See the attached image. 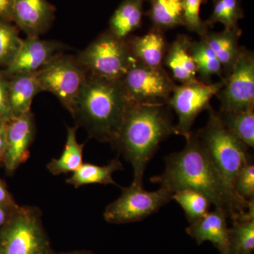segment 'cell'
<instances>
[{
  "label": "cell",
  "mask_w": 254,
  "mask_h": 254,
  "mask_svg": "<svg viewBox=\"0 0 254 254\" xmlns=\"http://www.w3.org/2000/svg\"><path fill=\"white\" fill-rule=\"evenodd\" d=\"M186 140L185 148L167 156L163 173L152 177L150 181L172 193L186 189L196 190L215 208L224 210L232 221L253 220L254 200L247 201L237 194L215 166L196 133L191 132Z\"/></svg>",
  "instance_id": "1"
},
{
  "label": "cell",
  "mask_w": 254,
  "mask_h": 254,
  "mask_svg": "<svg viewBox=\"0 0 254 254\" xmlns=\"http://www.w3.org/2000/svg\"><path fill=\"white\" fill-rule=\"evenodd\" d=\"M176 134L168 105L129 104L113 145L131 164L132 183L143 185L147 165L161 142Z\"/></svg>",
  "instance_id": "2"
},
{
  "label": "cell",
  "mask_w": 254,
  "mask_h": 254,
  "mask_svg": "<svg viewBox=\"0 0 254 254\" xmlns=\"http://www.w3.org/2000/svg\"><path fill=\"white\" fill-rule=\"evenodd\" d=\"M128 103L120 81H111L88 73L72 114L76 125L88 134L112 145L125 120Z\"/></svg>",
  "instance_id": "3"
},
{
  "label": "cell",
  "mask_w": 254,
  "mask_h": 254,
  "mask_svg": "<svg viewBox=\"0 0 254 254\" xmlns=\"http://www.w3.org/2000/svg\"><path fill=\"white\" fill-rule=\"evenodd\" d=\"M208 111V123L195 133L215 166L233 187L241 169L251 163L249 147L224 125L212 107Z\"/></svg>",
  "instance_id": "4"
},
{
  "label": "cell",
  "mask_w": 254,
  "mask_h": 254,
  "mask_svg": "<svg viewBox=\"0 0 254 254\" xmlns=\"http://www.w3.org/2000/svg\"><path fill=\"white\" fill-rule=\"evenodd\" d=\"M0 254H53L39 208L18 205L0 229Z\"/></svg>",
  "instance_id": "5"
},
{
  "label": "cell",
  "mask_w": 254,
  "mask_h": 254,
  "mask_svg": "<svg viewBox=\"0 0 254 254\" xmlns=\"http://www.w3.org/2000/svg\"><path fill=\"white\" fill-rule=\"evenodd\" d=\"M76 58L89 74L111 81H120L134 62L127 39L119 38L108 30Z\"/></svg>",
  "instance_id": "6"
},
{
  "label": "cell",
  "mask_w": 254,
  "mask_h": 254,
  "mask_svg": "<svg viewBox=\"0 0 254 254\" xmlns=\"http://www.w3.org/2000/svg\"><path fill=\"white\" fill-rule=\"evenodd\" d=\"M43 91L53 93L72 115L88 72L76 57L60 53L36 72Z\"/></svg>",
  "instance_id": "7"
},
{
  "label": "cell",
  "mask_w": 254,
  "mask_h": 254,
  "mask_svg": "<svg viewBox=\"0 0 254 254\" xmlns=\"http://www.w3.org/2000/svg\"><path fill=\"white\" fill-rule=\"evenodd\" d=\"M120 81L129 104L168 105L176 86L164 67H150L135 61Z\"/></svg>",
  "instance_id": "8"
},
{
  "label": "cell",
  "mask_w": 254,
  "mask_h": 254,
  "mask_svg": "<svg viewBox=\"0 0 254 254\" xmlns=\"http://www.w3.org/2000/svg\"><path fill=\"white\" fill-rule=\"evenodd\" d=\"M121 189V195L105 208L104 218L110 223L141 221L173 199V193L161 187L154 191H148L143 185L132 183L131 186Z\"/></svg>",
  "instance_id": "9"
},
{
  "label": "cell",
  "mask_w": 254,
  "mask_h": 254,
  "mask_svg": "<svg viewBox=\"0 0 254 254\" xmlns=\"http://www.w3.org/2000/svg\"><path fill=\"white\" fill-rule=\"evenodd\" d=\"M225 78L216 83L205 84L200 81L176 85L168 105L178 117L175 125L177 135L188 138L191 127L200 113L211 108L210 100L225 85Z\"/></svg>",
  "instance_id": "10"
},
{
  "label": "cell",
  "mask_w": 254,
  "mask_h": 254,
  "mask_svg": "<svg viewBox=\"0 0 254 254\" xmlns=\"http://www.w3.org/2000/svg\"><path fill=\"white\" fill-rule=\"evenodd\" d=\"M216 96L220 113H237L254 109V52L242 47L231 73Z\"/></svg>",
  "instance_id": "11"
},
{
  "label": "cell",
  "mask_w": 254,
  "mask_h": 254,
  "mask_svg": "<svg viewBox=\"0 0 254 254\" xmlns=\"http://www.w3.org/2000/svg\"><path fill=\"white\" fill-rule=\"evenodd\" d=\"M36 135L31 112L15 117L8 123L4 161L8 175H12L30 157V147Z\"/></svg>",
  "instance_id": "12"
},
{
  "label": "cell",
  "mask_w": 254,
  "mask_h": 254,
  "mask_svg": "<svg viewBox=\"0 0 254 254\" xmlns=\"http://www.w3.org/2000/svg\"><path fill=\"white\" fill-rule=\"evenodd\" d=\"M64 48V45L59 41L27 37L23 40L22 46L14 61L3 68V71L7 78L18 73H36Z\"/></svg>",
  "instance_id": "13"
},
{
  "label": "cell",
  "mask_w": 254,
  "mask_h": 254,
  "mask_svg": "<svg viewBox=\"0 0 254 254\" xmlns=\"http://www.w3.org/2000/svg\"><path fill=\"white\" fill-rule=\"evenodd\" d=\"M55 9L47 0H14L12 22L27 37H40L51 26Z\"/></svg>",
  "instance_id": "14"
},
{
  "label": "cell",
  "mask_w": 254,
  "mask_h": 254,
  "mask_svg": "<svg viewBox=\"0 0 254 254\" xmlns=\"http://www.w3.org/2000/svg\"><path fill=\"white\" fill-rule=\"evenodd\" d=\"M228 215L222 209L215 208L203 218L187 227V233L198 244L205 241L212 244L221 254H230V228Z\"/></svg>",
  "instance_id": "15"
},
{
  "label": "cell",
  "mask_w": 254,
  "mask_h": 254,
  "mask_svg": "<svg viewBox=\"0 0 254 254\" xmlns=\"http://www.w3.org/2000/svg\"><path fill=\"white\" fill-rule=\"evenodd\" d=\"M127 41L136 63L150 67H164L163 60L168 44L163 31L152 28L143 36L128 37Z\"/></svg>",
  "instance_id": "16"
},
{
  "label": "cell",
  "mask_w": 254,
  "mask_h": 254,
  "mask_svg": "<svg viewBox=\"0 0 254 254\" xmlns=\"http://www.w3.org/2000/svg\"><path fill=\"white\" fill-rule=\"evenodd\" d=\"M190 41L191 38L186 35H179L168 45L163 60V66L170 70L173 79L181 84L198 81L194 62L189 50Z\"/></svg>",
  "instance_id": "17"
},
{
  "label": "cell",
  "mask_w": 254,
  "mask_h": 254,
  "mask_svg": "<svg viewBox=\"0 0 254 254\" xmlns=\"http://www.w3.org/2000/svg\"><path fill=\"white\" fill-rule=\"evenodd\" d=\"M242 31L240 28L220 32H207L202 39L211 48L220 64L224 78L231 73L242 50L240 38Z\"/></svg>",
  "instance_id": "18"
},
{
  "label": "cell",
  "mask_w": 254,
  "mask_h": 254,
  "mask_svg": "<svg viewBox=\"0 0 254 254\" xmlns=\"http://www.w3.org/2000/svg\"><path fill=\"white\" fill-rule=\"evenodd\" d=\"M8 78V97L14 118L31 111L35 97L43 92L36 73H18Z\"/></svg>",
  "instance_id": "19"
},
{
  "label": "cell",
  "mask_w": 254,
  "mask_h": 254,
  "mask_svg": "<svg viewBox=\"0 0 254 254\" xmlns=\"http://www.w3.org/2000/svg\"><path fill=\"white\" fill-rule=\"evenodd\" d=\"M144 0H124L110 20L109 29L121 39H127L141 26Z\"/></svg>",
  "instance_id": "20"
},
{
  "label": "cell",
  "mask_w": 254,
  "mask_h": 254,
  "mask_svg": "<svg viewBox=\"0 0 254 254\" xmlns=\"http://www.w3.org/2000/svg\"><path fill=\"white\" fill-rule=\"evenodd\" d=\"M78 125L67 127V137L63 154L58 158L52 159L47 169L53 175L75 173L83 164V152L85 143H78L76 138Z\"/></svg>",
  "instance_id": "21"
},
{
  "label": "cell",
  "mask_w": 254,
  "mask_h": 254,
  "mask_svg": "<svg viewBox=\"0 0 254 254\" xmlns=\"http://www.w3.org/2000/svg\"><path fill=\"white\" fill-rule=\"evenodd\" d=\"M190 53L194 62L197 78L205 84H210L213 76L224 79L221 64L211 48L200 38L199 41H190Z\"/></svg>",
  "instance_id": "22"
},
{
  "label": "cell",
  "mask_w": 254,
  "mask_h": 254,
  "mask_svg": "<svg viewBox=\"0 0 254 254\" xmlns=\"http://www.w3.org/2000/svg\"><path fill=\"white\" fill-rule=\"evenodd\" d=\"M123 163L118 158L113 159L105 166L83 163L80 168L66 180V182L73 185L75 188L93 184L119 186L113 180V175L115 172L123 170Z\"/></svg>",
  "instance_id": "23"
},
{
  "label": "cell",
  "mask_w": 254,
  "mask_h": 254,
  "mask_svg": "<svg viewBox=\"0 0 254 254\" xmlns=\"http://www.w3.org/2000/svg\"><path fill=\"white\" fill-rule=\"evenodd\" d=\"M148 16L153 28L165 32L184 26L182 0H150Z\"/></svg>",
  "instance_id": "24"
},
{
  "label": "cell",
  "mask_w": 254,
  "mask_h": 254,
  "mask_svg": "<svg viewBox=\"0 0 254 254\" xmlns=\"http://www.w3.org/2000/svg\"><path fill=\"white\" fill-rule=\"evenodd\" d=\"M220 120L225 127L249 148L254 147V109L237 113H220Z\"/></svg>",
  "instance_id": "25"
},
{
  "label": "cell",
  "mask_w": 254,
  "mask_h": 254,
  "mask_svg": "<svg viewBox=\"0 0 254 254\" xmlns=\"http://www.w3.org/2000/svg\"><path fill=\"white\" fill-rule=\"evenodd\" d=\"M173 199L181 205L190 224L194 223L204 217L210 211L212 204L204 195L189 189L175 192Z\"/></svg>",
  "instance_id": "26"
},
{
  "label": "cell",
  "mask_w": 254,
  "mask_h": 254,
  "mask_svg": "<svg viewBox=\"0 0 254 254\" xmlns=\"http://www.w3.org/2000/svg\"><path fill=\"white\" fill-rule=\"evenodd\" d=\"M244 17L240 0H214L213 13L205 21L208 28L216 23H222L225 29L239 28V21Z\"/></svg>",
  "instance_id": "27"
},
{
  "label": "cell",
  "mask_w": 254,
  "mask_h": 254,
  "mask_svg": "<svg viewBox=\"0 0 254 254\" xmlns=\"http://www.w3.org/2000/svg\"><path fill=\"white\" fill-rule=\"evenodd\" d=\"M18 28L11 22L0 20V68L7 67L14 61L23 43Z\"/></svg>",
  "instance_id": "28"
},
{
  "label": "cell",
  "mask_w": 254,
  "mask_h": 254,
  "mask_svg": "<svg viewBox=\"0 0 254 254\" xmlns=\"http://www.w3.org/2000/svg\"><path fill=\"white\" fill-rule=\"evenodd\" d=\"M230 228V254H253L254 219L232 221Z\"/></svg>",
  "instance_id": "29"
},
{
  "label": "cell",
  "mask_w": 254,
  "mask_h": 254,
  "mask_svg": "<svg viewBox=\"0 0 254 254\" xmlns=\"http://www.w3.org/2000/svg\"><path fill=\"white\" fill-rule=\"evenodd\" d=\"M208 0H182L184 26L201 38L208 31L205 21L200 18V6Z\"/></svg>",
  "instance_id": "30"
},
{
  "label": "cell",
  "mask_w": 254,
  "mask_h": 254,
  "mask_svg": "<svg viewBox=\"0 0 254 254\" xmlns=\"http://www.w3.org/2000/svg\"><path fill=\"white\" fill-rule=\"evenodd\" d=\"M237 195L247 201L254 200V165L246 164L237 174L233 184Z\"/></svg>",
  "instance_id": "31"
},
{
  "label": "cell",
  "mask_w": 254,
  "mask_h": 254,
  "mask_svg": "<svg viewBox=\"0 0 254 254\" xmlns=\"http://www.w3.org/2000/svg\"><path fill=\"white\" fill-rule=\"evenodd\" d=\"M8 83L9 78L6 77L0 68V119L9 122L14 118L10 108L9 97H8Z\"/></svg>",
  "instance_id": "32"
},
{
  "label": "cell",
  "mask_w": 254,
  "mask_h": 254,
  "mask_svg": "<svg viewBox=\"0 0 254 254\" xmlns=\"http://www.w3.org/2000/svg\"><path fill=\"white\" fill-rule=\"evenodd\" d=\"M14 0H0V20L12 22Z\"/></svg>",
  "instance_id": "33"
},
{
  "label": "cell",
  "mask_w": 254,
  "mask_h": 254,
  "mask_svg": "<svg viewBox=\"0 0 254 254\" xmlns=\"http://www.w3.org/2000/svg\"><path fill=\"white\" fill-rule=\"evenodd\" d=\"M0 203L12 208L17 207L18 205L6 188L4 182L1 180H0Z\"/></svg>",
  "instance_id": "34"
},
{
  "label": "cell",
  "mask_w": 254,
  "mask_h": 254,
  "mask_svg": "<svg viewBox=\"0 0 254 254\" xmlns=\"http://www.w3.org/2000/svg\"><path fill=\"white\" fill-rule=\"evenodd\" d=\"M8 123L9 122H6L0 119V163H3V161H4Z\"/></svg>",
  "instance_id": "35"
},
{
  "label": "cell",
  "mask_w": 254,
  "mask_h": 254,
  "mask_svg": "<svg viewBox=\"0 0 254 254\" xmlns=\"http://www.w3.org/2000/svg\"><path fill=\"white\" fill-rule=\"evenodd\" d=\"M18 207V205L17 207L12 208V207L6 206L0 203V229L9 220L10 217Z\"/></svg>",
  "instance_id": "36"
},
{
  "label": "cell",
  "mask_w": 254,
  "mask_h": 254,
  "mask_svg": "<svg viewBox=\"0 0 254 254\" xmlns=\"http://www.w3.org/2000/svg\"><path fill=\"white\" fill-rule=\"evenodd\" d=\"M58 254H93L91 253V252H84V251H82V252H80V251H76V252H63V253H60Z\"/></svg>",
  "instance_id": "37"
},
{
  "label": "cell",
  "mask_w": 254,
  "mask_h": 254,
  "mask_svg": "<svg viewBox=\"0 0 254 254\" xmlns=\"http://www.w3.org/2000/svg\"></svg>",
  "instance_id": "38"
},
{
  "label": "cell",
  "mask_w": 254,
  "mask_h": 254,
  "mask_svg": "<svg viewBox=\"0 0 254 254\" xmlns=\"http://www.w3.org/2000/svg\"></svg>",
  "instance_id": "39"
}]
</instances>
